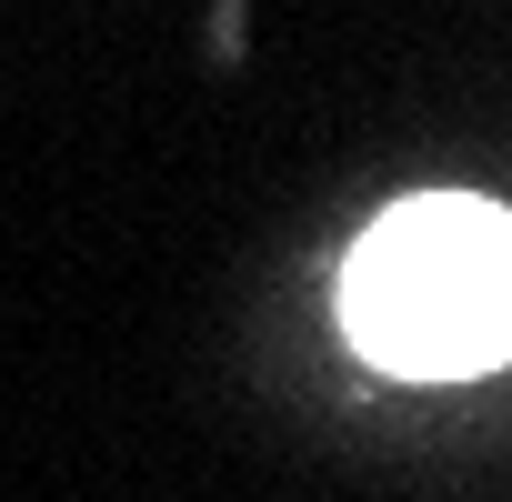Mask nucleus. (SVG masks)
<instances>
[{
	"mask_svg": "<svg viewBox=\"0 0 512 502\" xmlns=\"http://www.w3.org/2000/svg\"><path fill=\"white\" fill-rule=\"evenodd\" d=\"M342 342L392 382H482L512 352V211L412 191L342 251Z\"/></svg>",
	"mask_w": 512,
	"mask_h": 502,
	"instance_id": "1",
	"label": "nucleus"
}]
</instances>
